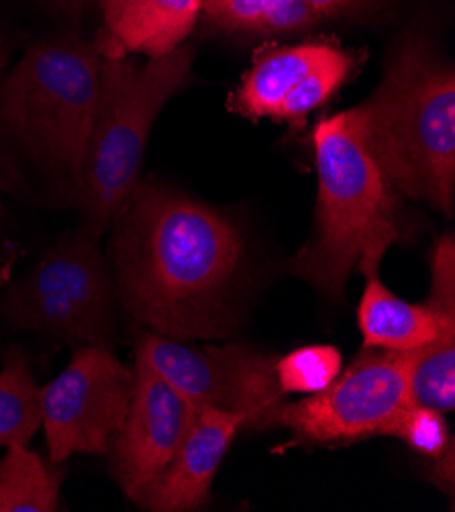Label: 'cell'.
Listing matches in <instances>:
<instances>
[{
    "label": "cell",
    "mask_w": 455,
    "mask_h": 512,
    "mask_svg": "<svg viewBox=\"0 0 455 512\" xmlns=\"http://www.w3.org/2000/svg\"><path fill=\"white\" fill-rule=\"evenodd\" d=\"M111 227L115 296L137 323L184 343L235 331L233 290L245 243L227 217L172 188L139 182Z\"/></svg>",
    "instance_id": "1"
},
{
    "label": "cell",
    "mask_w": 455,
    "mask_h": 512,
    "mask_svg": "<svg viewBox=\"0 0 455 512\" xmlns=\"http://www.w3.org/2000/svg\"><path fill=\"white\" fill-rule=\"evenodd\" d=\"M313 141L319 174L315 231L290 270L339 298L351 274L378 276L384 255L402 239L400 194L370 156L356 107L323 119Z\"/></svg>",
    "instance_id": "2"
},
{
    "label": "cell",
    "mask_w": 455,
    "mask_h": 512,
    "mask_svg": "<svg viewBox=\"0 0 455 512\" xmlns=\"http://www.w3.org/2000/svg\"><path fill=\"white\" fill-rule=\"evenodd\" d=\"M364 143L392 188L445 217L455 204V70L423 37L409 35L380 86L356 107Z\"/></svg>",
    "instance_id": "3"
},
{
    "label": "cell",
    "mask_w": 455,
    "mask_h": 512,
    "mask_svg": "<svg viewBox=\"0 0 455 512\" xmlns=\"http://www.w3.org/2000/svg\"><path fill=\"white\" fill-rule=\"evenodd\" d=\"M188 43L160 58L100 60V88L80 184L84 229L103 235L139 184L145 147L162 109L192 78Z\"/></svg>",
    "instance_id": "4"
},
{
    "label": "cell",
    "mask_w": 455,
    "mask_h": 512,
    "mask_svg": "<svg viewBox=\"0 0 455 512\" xmlns=\"http://www.w3.org/2000/svg\"><path fill=\"white\" fill-rule=\"evenodd\" d=\"M100 51L74 33L27 49L0 86V119L80 190L100 88Z\"/></svg>",
    "instance_id": "5"
},
{
    "label": "cell",
    "mask_w": 455,
    "mask_h": 512,
    "mask_svg": "<svg viewBox=\"0 0 455 512\" xmlns=\"http://www.w3.org/2000/svg\"><path fill=\"white\" fill-rule=\"evenodd\" d=\"M113 302L115 286L98 235L82 229L11 286L3 309L19 329L109 347Z\"/></svg>",
    "instance_id": "6"
},
{
    "label": "cell",
    "mask_w": 455,
    "mask_h": 512,
    "mask_svg": "<svg viewBox=\"0 0 455 512\" xmlns=\"http://www.w3.org/2000/svg\"><path fill=\"white\" fill-rule=\"evenodd\" d=\"M135 355L158 370L196 408L239 413L245 429H272L274 413L286 402L276 360L243 343L190 347L147 331Z\"/></svg>",
    "instance_id": "7"
},
{
    "label": "cell",
    "mask_w": 455,
    "mask_h": 512,
    "mask_svg": "<svg viewBox=\"0 0 455 512\" xmlns=\"http://www.w3.org/2000/svg\"><path fill=\"white\" fill-rule=\"evenodd\" d=\"M407 404V353L364 347L317 394L282 402L272 429H286L298 443L349 445L380 433Z\"/></svg>",
    "instance_id": "8"
},
{
    "label": "cell",
    "mask_w": 455,
    "mask_h": 512,
    "mask_svg": "<svg viewBox=\"0 0 455 512\" xmlns=\"http://www.w3.org/2000/svg\"><path fill=\"white\" fill-rule=\"evenodd\" d=\"M133 390V370L107 345H82L68 368L39 392L41 427L52 464L76 453H109Z\"/></svg>",
    "instance_id": "9"
},
{
    "label": "cell",
    "mask_w": 455,
    "mask_h": 512,
    "mask_svg": "<svg viewBox=\"0 0 455 512\" xmlns=\"http://www.w3.org/2000/svg\"><path fill=\"white\" fill-rule=\"evenodd\" d=\"M356 56L335 43L262 47L229 107L247 119L302 125L349 80Z\"/></svg>",
    "instance_id": "10"
},
{
    "label": "cell",
    "mask_w": 455,
    "mask_h": 512,
    "mask_svg": "<svg viewBox=\"0 0 455 512\" xmlns=\"http://www.w3.org/2000/svg\"><path fill=\"white\" fill-rule=\"evenodd\" d=\"M131 370L129 408L109 447L115 480L129 498L170 464L196 415V406L139 355Z\"/></svg>",
    "instance_id": "11"
},
{
    "label": "cell",
    "mask_w": 455,
    "mask_h": 512,
    "mask_svg": "<svg viewBox=\"0 0 455 512\" xmlns=\"http://www.w3.org/2000/svg\"><path fill=\"white\" fill-rule=\"evenodd\" d=\"M241 429H245V417L239 413L196 408L190 429L170 464L143 484L131 500L149 512L200 508L209 500L215 476Z\"/></svg>",
    "instance_id": "12"
},
{
    "label": "cell",
    "mask_w": 455,
    "mask_h": 512,
    "mask_svg": "<svg viewBox=\"0 0 455 512\" xmlns=\"http://www.w3.org/2000/svg\"><path fill=\"white\" fill-rule=\"evenodd\" d=\"M103 29L94 39L103 58H160L192 33L202 0H100Z\"/></svg>",
    "instance_id": "13"
},
{
    "label": "cell",
    "mask_w": 455,
    "mask_h": 512,
    "mask_svg": "<svg viewBox=\"0 0 455 512\" xmlns=\"http://www.w3.org/2000/svg\"><path fill=\"white\" fill-rule=\"evenodd\" d=\"M358 325L364 347L409 353L433 343L445 329L455 327V317L437 313L427 302L402 300L378 276H372L358 306Z\"/></svg>",
    "instance_id": "14"
},
{
    "label": "cell",
    "mask_w": 455,
    "mask_h": 512,
    "mask_svg": "<svg viewBox=\"0 0 455 512\" xmlns=\"http://www.w3.org/2000/svg\"><path fill=\"white\" fill-rule=\"evenodd\" d=\"M200 13L219 29L247 35H292L321 23L305 0H202Z\"/></svg>",
    "instance_id": "15"
},
{
    "label": "cell",
    "mask_w": 455,
    "mask_h": 512,
    "mask_svg": "<svg viewBox=\"0 0 455 512\" xmlns=\"http://www.w3.org/2000/svg\"><path fill=\"white\" fill-rule=\"evenodd\" d=\"M62 474L27 449L9 445L0 459V512H54Z\"/></svg>",
    "instance_id": "16"
},
{
    "label": "cell",
    "mask_w": 455,
    "mask_h": 512,
    "mask_svg": "<svg viewBox=\"0 0 455 512\" xmlns=\"http://www.w3.org/2000/svg\"><path fill=\"white\" fill-rule=\"evenodd\" d=\"M407 404L443 415L455 408V327L433 343L407 353Z\"/></svg>",
    "instance_id": "17"
},
{
    "label": "cell",
    "mask_w": 455,
    "mask_h": 512,
    "mask_svg": "<svg viewBox=\"0 0 455 512\" xmlns=\"http://www.w3.org/2000/svg\"><path fill=\"white\" fill-rule=\"evenodd\" d=\"M41 388L21 351H13L0 372V447L29 445L41 429Z\"/></svg>",
    "instance_id": "18"
},
{
    "label": "cell",
    "mask_w": 455,
    "mask_h": 512,
    "mask_svg": "<svg viewBox=\"0 0 455 512\" xmlns=\"http://www.w3.org/2000/svg\"><path fill=\"white\" fill-rule=\"evenodd\" d=\"M343 355L333 345H307L290 351L274 364L284 396L323 392L343 370Z\"/></svg>",
    "instance_id": "19"
},
{
    "label": "cell",
    "mask_w": 455,
    "mask_h": 512,
    "mask_svg": "<svg viewBox=\"0 0 455 512\" xmlns=\"http://www.w3.org/2000/svg\"><path fill=\"white\" fill-rule=\"evenodd\" d=\"M378 435L400 439L429 459L441 455L453 441L445 415L417 404L400 406Z\"/></svg>",
    "instance_id": "20"
},
{
    "label": "cell",
    "mask_w": 455,
    "mask_h": 512,
    "mask_svg": "<svg viewBox=\"0 0 455 512\" xmlns=\"http://www.w3.org/2000/svg\"><path fill=\"white\" fill-rule=\"evenodd\" d=\"M445 317H455V241L447 233L437 239L431 253V290L425 300Z\"/></svg>",
    "instance_id": "21"
},
{
    "label": "cell",
    "mask_w": 455,
    "mask_h": 512,
    "mask_svg": "<svg viewBox=\"0 0 455 512\" xmlns=\"http://www.w3.org/2000/svg\"><path fill=\"white\" fill-rule=\"evenodd\" d=\"M305 3L319 15L321 21H327L364 15L376 5V0H305Z\"/></svg>",
    "instance_id": "22"
},
{
    "label": "cell",
    "mask_w": 455,
    "mask_h": 512,
    "mask_svg": "<svg viewBox=\"0 0 455 512\" xmlns=\"http://www.w3.org/2000/svg\"><path fill=\"white\" fill-rule=\"evenodd\" d=\"M455 445L451 441V445L437 457H431V464L427 468V476L429 480L439 488L443 490L449 498L453 496V472H455Z\"/></svg>",
    "instance_id": "23"
},
{
    "label": "cell",
    "mask_w": 455,
    "mask_h": 512,
    "mask_svg": "<svg viewBox=\"0 0 455 512\" xmlns=\"http://www.w3.org/2000/svg\"><path fill=\"white\" fill-rule=\"evenodd\" d=\"M49 3L60 7L66 13H82V11L90 9L92 5H98L100 0H49Z\"/></svg>",
    "instance_id": "24"
}]
</instances>
